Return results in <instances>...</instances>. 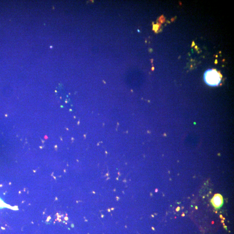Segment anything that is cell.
Segmentation results:
<instances>
[{"label": "cell", "mask_w": 234, "mask_h": 234, "mask_svg": "<svg viewBox=\"0 0 234 234\" xmlns=\"http://www.w3.org/2000/svg\"><path fill=\"white\" fill-rule=\"evenodd\" d=\"M222 75L215 69L207 70L204 75V80L207 85L211 86H219L222 79Z\"/></svg>", "instance_id": "6da1fadb"}, {"label": "cell", "mask_w": 234, "mask_h": 234, "mask_svg": "<svg viewBox=\"0 0 234 234\" xmlns=\"http://www.w3.org/2000/svg\"><path fill=\"white\" fill-rule=\"evenodd\" d=\"M211 202L215 208L220 209L223 205V197L220 194H216L211 200Z\"/></svg>", "instance_id": "7a4b0ae2"}, {"label": "cell", "mask_w": 234, "mask_h": 234, "mask_svg": "<svg viewBox=\"0 0 234 234\" xmlns=\"http://www.w3.org/2000/svg\"><path fill=\"white\" fill-rule=\"evenodd\" d=\"M180 207H177V209H176V211H177V212H178V211H179V210H180Z\"/></svg>", "instance_id": "3957f363"}, {"label": "cell", "mask_w": 234, "mask_h": 234, "mask_svg": "<svg viewBox=\"0 0 234 234\" xmlns=\"http://www.w3.org/2000/svg\"><path fill=\"white\" fill-rule=\"evenodd\" d=\"M220 216L221 219H222V215H221Z\"/></svg>", "instance_id": "277c9868"}, {"label": "cell", "mask_w": 234, "mask_h": 234, "mask_svg": "<svg viewBox=\"0 0 234 234\" xmlns=\"http://www.w3.org/2000/svg\"><path fill=\"white\" fill-rule=\"evenodd\" d=\"M196 209H198V207H196Z\"/></svg>", "instance_id": "5b68a950"}, {"label": "cell", "mask_w": 234, "mask_h": 234, "mask_svg": "<svg viewBox=\"0 0 234 234\" xmlns=\"http://www.w3.org/2000/svg\"><path fill=\"white\" fill-rule=\"evenodd\" d=\"M182 215L183 216H184V215H185V214H183Z\"/></svg>", "instance_id": "8992f818"}, {"label": "cell", "mask_w": 234, "mask_h": 234, "mask_svg": "<svg viewBox=\"0 0 234 234\" xmlns=\"http://www.w3.org/2000/svg\"><path fill=\"white\" fill-rule=\"evenodd\" d=\"M222 222H224V221L222 220Z\"/></svg>", "instance_id": "52a82bcc"}, {"label": "cell", "mask_w": 234, "mask_h": 234, "mask_svg": "<svg viewBox=\"0 0 234 234\" xmlns=\"http://www.w3.org/2000/svg\"><path fill=\"white\" fill-rule=\"evenodd\" d=\"M223 220H225V218H223Z\"/></svg>", "instance_id": "ba28073f"}]
</instances>
